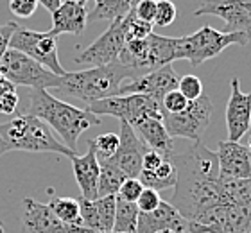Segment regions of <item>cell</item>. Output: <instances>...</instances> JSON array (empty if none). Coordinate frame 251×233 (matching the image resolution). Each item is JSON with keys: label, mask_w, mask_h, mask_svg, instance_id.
Returning a JSON list of instances; mask_svg holds the SVG:
<instances>
[{"label": "cell", "mask_w": 251, "mask_h": 233, "mask_svg": "<svg viewBox=\"0 0 251 233\" xmlns=\"http://www.w3.org/2000/svg\"><path fill=\"white\" fill-rule=\"evenodd\" d=\"M173 163L176 167V185L171 205L187 223H196L219 205H228L219 160L214 151L196 142L187 153H174Z\"/></svg>", "instance_id": "cell-1"}, {"label": "cell", "mask_w": 251, "mask_h": 233, "mask_svg": "<svg viewBox=\"0 0 251 233\" xmlns=\"http://www.w3.org/2000/svg\"><path fill=\"white\" fill-rule=\"evenodd\" d=\"M27 113L38 117L54 129L63 138V144L75 153L79 136L84 131L95 126H100L102 120L88 109L75 108L72 104L63 103L54 97L49 90H31L29 93V109Z\"/></svg>", "instance_id": "cell-2"}, {"label": "cell", "mask_w": 251, "mask_h": 233, "mask_svg": "<svg viewBox=\"0 0 251 233\" xmlns=\"http://www.w3.org/2000/svg\"><path fill=\"white\" fill-rule=\"evenodd\" d=\"M135 78H138L135 70L124 67L121 61H113L110 65L92 67L79 72H65L56 92L92 104L100 99L119 95V88L126 79Z\"/></svg>", "instance_id": "cell-3"}, {"label": "cell", "mask_w": 251, "mask_h": 233, "mask_svg": "<svg viewBox=\"0 0 251 233\" xmlns=\"http://www.w3.org/2000/svg\"><path fill=\"white\" fill-rule=\"evenodd\" d=\"M0 136L9 151L27 153H58L72 158L75 153L54 136L52 129L38 117L29 113L18 115L5 124H0Z\"/></svg>", "instance_id": "cell-4"}, {"label": "cell", "mask_w": 251, "mask_h": 233, "mask_svg": "<svg viewBox=\"0 0 251 233\" xmlns=\"http://www.w3.org/2000/svg\"><path fill=\"white\" fill-rule=\"evenodd\" d=\"M248 43L250 40L242 32L215 31L214 27L204 26L188 36L176 38V59H187L192 63V67H199L204 61L219 56L226 47H246Z\"/></svg>", "instance_id": "cell-5"}, {"label": "cell", "mask_w": 251, "mask_h": 233, "mask_svg": "<svg viewBox=\"0 0 251 233\" xmlns=\"http://www.w3.org/2000/svg\"><path fill=\"white\" fill-rule=\"evenodd\" d=\"M0 76L15 86H29L31 90H56L61 84V76L52 74L15 49H7L0 57Z\"/></svg>", "instance_id": "cell-6"}, {"label": "cell", "mask_w": 251, "mask_h": 233, "mask_svg": "<svg viewBox=\"0 0 251 233\" xmlns=\"http://www.w3.org/2000/svg\"><path fill=\"white\" fill-rule=\"evenodd\" d=\"M90 113L102 117V115H111L119 120H124L129 126L136 124L142 119L156 117L162 119V101L152 99L149 95H140V93H131V95H113L108 99H100L95 103L88 104Z\"/></svg>", "instance_id": "cell-7"}, {"label": "cell", "mask_w": 251, "mask_h": 233, "mask_svg": "<svg viewBox=\"0 0 251 233\" xmlns=\"http://www.w3.org/2000/svg\"><path fill=\"white\" fill-rule=\"evenodd\" d=\"M214 104L208 95H201L196 101H188L187 108L179 113H162L165 129L171 138H188L199 142L203 133L208 129L210 119H212Z\"/></svg>", "instance_id": "cell-8"}, {"label": "cell", "mask_w": 251, "mask_h": 233, "mask_svg": "<svg viewBox=\"0 0 251 233\" xmlns=\"http://www.w3.org/2000/svg\"><path fill=\"white\" fill-rule=\"evenodd\" d=\"M9 49L24 52L25 56L40 63L42 67H45L56 76L65 74V68L59 63L58 56V36H54L50 31L38 32L18 26L15 34L11 36Z\"/></svg>", "instance_id": "cell-9"}, {"label": "cell", "mask_w": 251, "mask_h": 233, "mask_svg": "<svg viewBox=\"0 0 251 233\" xmlns=\"http://www.w3.org/2000/svg\"><path fill=\"white\" fill-rule=\"evenodd\" d=\"M126 29H127V15L111 22L108 31L102 32L92 45L86 47L75 57V63H88L94 67H100L117 61L126 45Z\"/></svg>", "instance_id": "cell-10"}, {"label": "cell", "mask_w": 251, "mask_h": 233, "mask_svg": "<svg viewBox=\"0 0 251 233\" xmlns=\"http://www.w3.org/2000/svg\"><path fill=\"white\" fill-rule=\"evenodd\" d=\"M194 15L219 16L226 32H242L251 42V0H201Z\"/></svg>", "instance_id": "cell-11"}, {"label": "cell", "mask_w": 251, "mask_h": 233, "mask_svg": "<svg viewBox=\"0 0 251 233\" xmlns=\"http://www.w3.org/2000/svg\"><path fill=\"white\" fill-rule=\"evenodd\" d=\"M22 232L24 233H95L84 226L67 224L59 221L49 208V205L25 197L22 213Z\"/></svg>", "instance_id": "cell-12"}, {"label": "cell", "mask_w": 251, "mask_h": 233, "mask_svg": "<svg viewBox=\"0 0 251 233\" xmlns=\"http://www.w3.org/2000/svg\"><path fill=\"white\" fill-rule=\"evenodd\" d=\"M179 76L173 68V65H165L156 70L138 76L131 79L129 83L122 84L119 88V95H131V93H140V95H149L152 99L162 101L163 95L173 90H178Z\"/></svg>", "instance_id": "cell-13"}, {"label": "cell", "mask_w": 251, "mask_h": 233, "mask_svg": "<svg viewBox=\"0 0 251 233\" xmlns=\"http://www.w3.org/2000/svg\"><path fill=\"white\" fill-rule=\"evenodd\" d=\"M121 133H119V149L115 156H111V160L119 169L126 174V178H138L142 171V160L147 151V145L142 142L136 133L133 131L127 122L121 120L119 122Z\"/></svg>", "instance_id": "cell-14"}, {"label": "cell", "mask_w": 251, "mask_h": 233, "mask_svg": "<svg viewBox=\"0 0 251 233\" xmlns=\"http://www.w3.org/2000/svg\"><path fill=\"white\" fill-rule=\"evenodd\" d=\"M251 128V92L241 90V81L231 79V93L226 104V129L228 140L239 142Z\"/></svg>", "instance_id": "cell-15"}, {"label": "cell", "mask_w": 251, "mask_h": 233, "mask_svg": "<svg viewBox=\"0 0 251 233\" xmlns=\"http://www.w3.org/2000/svg\"><path fill=\"white\" fill-rule=\"evenodd\" d=\"M219 160L221 178L226 180H250L251 178V151L239 142H219L215 153Z\"/></svg>", "instance_id": "cell-16"}, {"label": "cell", "mask_w": 251, "mask_h": 233, "mask_svg": "<svg viewBox=\"0 0 251 233\" xmlns=\"http://www.w3.org/2000/svg\"><path fill=\"white\" fill-rule=\"evenodd\" d=\"M187 233V221L181 213L167 201H160L156 210L138 215L135 233Z\"/></svg>", "instance_id": "cell-17"}, {"label": "cell", "mask_w": 251, "mask_h": 233, "mask_svg": "<svg viewBox=\"0 0 251 233\" xmlns=\"http://www.w3.org/2000/svg\"><path fill=\"white\" fill-rule=\"evenodd\" d=\"M70 161H72L75 181H77L79 190H81V197L90 199V201L97 199V185H99L100 165L94 149L88 147V153L83 156L74 155L70 158Z\"/></svg>", "instance_id": "cell-18"}, {"label": "cell", "mask_w": 251, "mask_h": 233, "mask_svg": "<svg viewBox=\"0 0 251 233\" xmlns=\"http://www.w3.org/2000/svg\"><path fill=\"white\" fill-rule=\"evenodd\" d=\"M133 131L136 133V136L147 145V149H152L163 155L165 158L174 156L173 149V138L165 129L163 124V117L156 119V117H149V119H142L136 124L131 126Z\"/></svg>", "instance_id": "cell-19"}, {"label": "cell", "mask_w": 251, "mask_h": 233, "mask_svg": "<svg viewBox=\"0 0 251 233\" xmlns=\"http://www.w3.org/2000/svg\"><path fill=\"white\" fill-rule=\"evenodd\" d=\"M88 24V9L79 2H63L52 13V32L54 36L59 34H75L79 36Z\"/></svg>", "instance_id": "cell-20"}, {"label": "cell", "mask_w": 251, "mask_h": 233, "mask_svg": "<svg viewBox=\"0 0 251 233\" xmlns=\"http://www.w3.org/2000/svg\"><path fill=\"white\" fill-rule=\"evenodd\" d=\"M147 51H149V72L160 67L176 61V38L160 36L151 32L147 36Z\"/></svg>", "instance_id": "cell-21"}, {"label": "cell", "mask_w": 251, "mask_h": 233, "mask_svg": "<svg viewBox=\"0 0 251 233\" xmlns=\"http://www.w3.org/2000/svg\"><path fill=\"white\" fill-rule=\"evenodd\" d=\"M138 180L146 188L152 190H165V188H174L176 185V167L173 163V158H165L154 171H140Z\"/></svg>", "instance_id": "cell-22"}, {"label": "cell", "mask_w": 251, "mask_h": 233, "mask_svg": "<svg viewBox=\"0 0 251 233\" xmlns=\"http://www.w3.org/2000/svg\"><path fill=\"white\" fill-rule=\"evenodd\" d=\"M138 0H95V7L88 13V22H115L124 18Z\"/></svg>", "instance_id": "cell-23"}, {"label": "cell", "mask_w": 251, "mask_h": 233, "mask_svg": "<svg viewBox=\"0 0 251 233\" xmlns=\"http://www.w3.org/2000/svg\"><path fill=\"white\" fill-rule=\"evenodd\" d=\"M99 165H100V172H99V185H97V197L117 196L121 185L127 180L126 174L111 160L99 161Z\"/></svg>", "instance_id": "cell-24"}, {"label": "cell", "mask_w": 251, "mask_h": 233, "mask_svg": "<svg viewBox=\"0 0 251 233\" xmlns=\"http://www.w3.org/2000/svg\"><path fill=\"white\" fill-rule=\"evenodd\" d=\"M138 215L140 210L136 208V203L122 201L117 197V207H115V223L113 230L115 233H135L136 223H138Z\"/></svg>", "instance_id": "cell-25"}, {"label": "cell", "mask_w": 251, "mask_h": 233, "mask_svg": "<svg viewBox=\"0 0 251 233\" xmlns=\"http://www.w3.org/2000/svg\"><path fill=\"white\" fill-rule=\"evenodd\" d=\"M49 208L52 210V213L59 221L67 224H75V226H83L81 221V212H79V201L74 197H61V196H52Z\"/></svg>", "instance_id": "cell-26"}, {"label": "cell", "mask_w": 251, "mask_h": 233, "mask_svg": "<svg viewBox=\"0 0 251 233\" xmlns=\"http://www.w3.org/2000/svg\"><path fill=\"white\" fill-rule=\"evenodd\" d=\"M115 207L117 196H106L95 199V208H97V232L110 233L115 223Z\"/></svg>", "instance_id": "cell-27"}, {"label": "cell", "mask_w": 251, "mask_h": 233, "mask_svg": "<svg viewBox=\"0 0 251 233\" xmlns=\"http://www.w3.org/2000/svg\"><path fill=\"white\" fill-rule=\"evenodd\" d=\"M88 147H92L97 156V160H108L111 156H115L119 149V135L115 133H104V135L95 136L94 140H88Z\"/></svg>", "instance_id": "cell-28"}, {"label": "cell", "mask_w": 251, "mask_h": 233, "mask_svg": "<svg viewBox=\"0 0 251 233\" xmlns=\"http://www.w3.org/2000/svg\"><path fill=\"white\" fill-rule=\"evenodd\" d=\"M152 32V24L138 20L135 16V11L131 9L127 13V29H126V42L129 40H147V36Z\"/></svg>", "instance_id": "cell-29"}, {"label": "cell", "mask_w": 251, "mask_h": 233, "mask_svg": "<svg viewBox=\"0 0 251 233\" xmlns=\"http://www.w3.org/2000/svg\"><path fill=\"white\" fill-rule=\"evenodd\" d=\"M178 18V7L173 0H156V15L152 26L167 27Z\"/></svg>", "instance_id": "cell-30"}, {"label": "cell", "mask_w": 251, "mask_h": 233, "mask_svg": "<svg viewBox=\"0 0 251 233\" xmlns=\"http://www.w3.org/2000/svg\"><path fill=\"white\" fill-rule=\"evenodd\" d=\"M178 92L187 101H196V99H199L203 95V83H201V79L198 76H192V74L181 76L178 83Z\"/></svg>", "instance_id": "cell-31"}, {"label": "cell", "mask_w": 251, "mask_h": 233, "mask_svg": "<svg viewBox=\"0 0 251 233\" xmlns=\"http://www.w3.org/2000/svg\"><path fill=\"white\" fill-rule=\"evenodd\" d=\"M144 188H146V186L142 185L138 178H127V180L121 185L119 192H117V197L122 199V201L136 203V199L140 197V194H142Z\"/></svg>", "instance_id": "cell-32"}, {"label": "cell", "mask_w": 251, "mask_h": 233, "mask_svg": "<svg viewBox=\"0 0 251 233\" xmlns=\"http://www.w3.org/2000/svg\"><path fill=\"white\" fill-rule=\"evenodd\" d=\"M188 101L178 92V90H173L163 95L162 99V113H179L181 109L187 108Z\"/></svg>", "instance_id": "cell-33"}, {"label": "cell", "mask_w": 251, "mask_h": 233, "mask_svg": "<svg viewBox=\"0 0 251 233\" xmlns=\"http://www.w3.org/2000/svg\"><path fill=\"white\" fill-rule=\"evenodd\" d=\"M160 194L156 190H152V188H144L140 194V197L136 199V208L140 210L142 213H147V212H152V210H156L158 205H160Z\"/></svg>", "instance_id": "cell-34"}, {"label": "cell", "mask_w": 251, "mask_h": 233, "mask_svg": "<svg viewBox=\"0 0 251 233\" xmlns=\"http://www.w3.org/2000/svg\"><path fill=\"white\" fill-rule=\"evenodd\" d=\"M135 16L138 20L152 24L154 22V15H156V0H138L133 7Z\"/></svg>", "instance_id": "cell-35"}, {"label": "cell", "mask_w": 251, "mask_h": 233, "mask_svg": "<svg viewBox=\"0 0 251 233\" xmlns=\"http://www.w3.org/2000/svg\"><path fill=\"white\" fill-rule=\"evenodd\" d=\"M38 7V0H9V9L18 18H29L34 15Z\"/></svg>", "instance_id": "cell-36"}, {"label": "cell", "mask_w": 251, "mask_h": 233, "mask_svg": "<svg viewBox=\"0 0 251 233\" xmlns=\"http://www.w3.org/2000/svg\"><path fill=\"white\" fill-rule=\"evenodd\" d=\"M16 29H18V24H16V22H7L4 26H0V57L4 56L5 51L9 49L11 36L15 34Z\"/></svg>", "instance_id": "cell-37"}, {"label": "cell", "mask_w": 251, "mask_h": 233, "mask_svg": "<svg viewBox=\"0 0 251 233\" xmlns=\"http://www.w3.org/2000/svg\"><path fill=\"white\" fill-rule=\"evenodd\" d=\"M163 160H165L163 155H160V153H156V151L152 149H147L146 155H144V160H142V171H154Z\"/></svg>", "instance_id": "cell-38"}, {"label": "cell", "mask_w": 251, "mask_h": 233, "mask_svg": "<svg viewBox=\"0 0 251 233\" xmlns=\"http://www.w3.org/2000/svg\"><path fill=\"white\" fill-rule=\"evenodd\" d=\"M18 108V95L16 92L5 93L4 97H0V113L13 115Z\"/></svg>", "instance_id": "cell-39"}, {"label": "cell", "mask_w": 251, "mask_h": 233, "mask_svg": "<svg viewBox=\"0 0 251 233\" xmlns=\"http://www.w3.org/2000/svg\"><path fill=\"white\" fill-rule=\"evenodd\" d=\"M11 92H16V86L0 76V97H4L5 93H11Z\"/></svg>", "instance_id": "cell-40"}, {"label": "cell", "mask_w": 251, "mask_h": 233, "mask_svg": "<svg viewBox=\"0 0 251 233\" xmlns=\"http://www.w3.org/2000/svg\"><path fill=\"white\" fill-rule=\"evenodd\" d=\"M38 4H42L43 7H45V9H47L50 15H52L54 11L58 9L59 5L63 4V0H38Z\"/></svg>", "instance_id": "cell-41"}, {"label": "cell", "mask_w": 251, "mask_h": 233, "mask_svg": "<svg viewBox=\"0 0 251 233\" xmlns=\"http://www.w3.org/2000/svg\"><path fill=\"white\" fill-rule=\"evenodd\" d=\"M5 153H9V149H7V145H5V142L2 140V136H0V156H4Z\"/></svg>", "instance_id": "cell-42"}, {"label": "cell", "mask_w": 251, "mask_h": 233, "mask_svg": "<svg viewBox=\"0 0 251 233\" xmlns=\"http://www.w3.org/2000/svg\"><path fill=\"white\" fill-rule=\"evenodd\" d=\"M63 2H79V4H86L88 0H63Z\"/></svg>", "instance_id": "cell-43"}, {"label": "cell", "mask_w": 251, "mask_h": 233, "mask_svg": "<svg viewBox=\"0 0 251 233\" xmlns=\"http://www.w3.org/2000/svg\"><path fill=\"white\" fill-rule=\"evenodd\" d=\"M248 147H250V151H251V136H250V145H248Z\"/></svg>", "instance_id": "cell-44"}, {"label": "cell", "mask_w": 251, "mask_h": 233, "mask_svg": "<svg viewBox=\"0 0 251 233\" xmlns=\"http://www.w3.org/2000/svg\"><path fill=\"white\" fill-rule=\"evenodd\" d=\"M0 233H4V228H0Z\"/></svg>", "instance_id": "cell-45"}, {"label": "cell", "mask_w": 251, "mask_h": 233, "mask_svg": "<svg viewBox=\"0 0 251 233\" xmlns=\"http://www.w3.org/2000/svg\"><path fill=\"white\" fill-rule=\"evenodd\" d=\"M0 228H4V226H2V221H0Z\"/></svg>", "instance_id": "cell-46"}, {"label": "cell", "mask_w": 251, "mask_h": 233, "mask_svg": "<svg viewBox=\"0 0 251 233\" xmlns=\"http://www.w3.org/2000/svg\"><path fill=\"white\" fill-rule=\"evenodd\" d=\"M110 233H115V232H110Z\"/></svg>", "instance_id": "cell-47"}, {"label": "cell", "mask_w": 251, "mask_h": 233, "mask_svg": "<svg viewBox=\"0 0 251 233\" xmlns=\"http://www.w3.org/2000/svg\"><path fill=\"white\" fill-rule=\"evenodd\" d=\"M250 180H251V178H250Z\"/></svg>", "instance_id": "cell-48"}]
</instances>
